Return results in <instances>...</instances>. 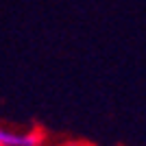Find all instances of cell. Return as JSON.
Here are the masks:
<instances>
[{
    "label": "cell",
    "instance_id": "obj_1",
    "mask_svg": "<svg viewBox=\"0 0 146 146\" xmlns=\"http://www.w3.org/2000/svg\"><path fill=\"white\" fill-rule=\"evenodd\" d=\"M42 137L35 133H11L0 129V146H39Z\"/></svg>",
    "mask_w": 146,
    "mask_h": 146
}]
</instances>
